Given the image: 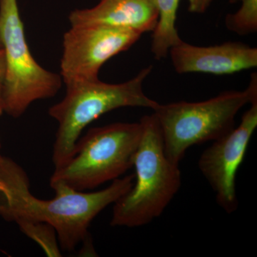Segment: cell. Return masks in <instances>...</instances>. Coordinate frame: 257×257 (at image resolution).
<instances>
[{"mask_svg": "<svg viewBox=\"0 0 257 257\" xmlns=\"http://www.w3.org/2000/svg\"><path fill=\"white\" fill-rule=\"evenodd\" d=\"M0 42L5 57L2 87L4 110L18 118L34 101L55 96L62 79L43 68L32 55L18 0H0Z\"/></svg>", "mask_w": 257, "mask_h": 257, "instance_id": "8992f818", "label": "cell"}, {"mask_svg": "<svg viewBox=\"0 0 257 257\" xmlns=\"http://www.w3.org/2000/svg\"><path fill=\"white\" fill-rule=\"evenodd\" d=\"M239 1L241 7L237 12L225 18V27L230 32L246 36L257 32V0H230Z\"/></svg>", "mask_w": 257, "mask_h": 257, "instance_id": "4fadbf2b", "label": "cell"}, {"mask_svg": "<svg viewBox=\"0 0 257 257\" xmlns=\"http://www.w3.org/2000/svg\"><path fill=\"white\" fill-rule=\"evenodd\" d=\"M0 47H2V46H1V42H0Z\"/></svg>", "mask_w": 257, "mask_h": 257, "instance_id": "ac0fdd59", "label": "cell"}, {"mask_svg": "<svg viewBox=\"0 0 257 257\" xmlns=\"http://www.w3.org/2000/svg\"><path fill=\"white\" fill-rule=\"evenodd\" d=\"M135 175L113 180L94 192L56 185L55 197L38 199L30 190L25 171L8 157L0 155V216L7 221H41L55 229L62 249L72 251L87 237L93 219L133 187Z\"/></svg>", "mask_w": 257, "mask_h": 257, "instance_id": "6da1fadb", "label": "cell"}, {"mask_svg": "<svg viewBox=\"0 0 257 257\" xmlns=\"http://www.w3.org/2000/svg\"><path fill=\"white\" fill-rule=\"evenodd\" d=\"M250 105L239 126L214 140L198 161L199 170L215 193L216 202L228 214L237 209L236 175L257 126V99Z\"/></svg>", "mask_w": 257, "mask_h": 257, "instance_id": "ba28073f", "label": "cell"}, {"mask_svg": "<svg viewBox=\"0 0 257 257\" xmlns=\"http://www.w3.org/2000/svg\"><path fill=\"white\" fill-rule=\"evenodd\" d=\"M214 0H188V10L194 14H203L210 7Z\"/></svg>", "mask_w": 257, "mask_h": 257, "instance_id": "5bb4252c", "label": "cell"}, {"mask_svg": "<svg viewBox=\"0 0 257 257\" xmlns=\"http://www.w3.org/2000/svg\"><path fill=\"white\" fill-rule=\"evenodd\" d=\"M2 87L3 85L0 84V116L4 112V104H3V96H2Z\"/></svg>", "mask_w": 257, "mask_h": 257, "instance_id": "2e32d148", "label": "cell"}, {"mask_svg": "<svg viewBox=\"0 0 257 257\" xmlns=\"http://www.w3.org/2000/svg\"><path fill=\"white\" fill-rule=\"evenodd\" d=\"M142 132L140 121L90 128L78 140L70 158L55 168L51 187L62 185L84 192L119 178L133 167Z\"/></svg>", "mask_w": 257, "mask_h": 257, "instance_id": "5b68a950", "label": "cell"}, {"mask_svg": "<svg viewBox=\"0 0 257 257\" xmlns=\"http://www.w3.org/2000/svg\"><path fill=\"white\" fill-rule=\"evenodd\" d=\"M152 69L148 66L133 79L118 84L98 79L66 86L63 99L49 109L51 117L58 123L52 153L55 168L70 158L84 128L101 115L126 106L156 109L160 103L147 96L143 89Z\"/></svg>", "mask_w": 257, "mask_h": 257, "instance_id": "3957f363", "label": "cell"}, {"mask_svg": "<svg viewBox=\"0 0 257 257\" xmlns=\"http://www.w3.org/2000/svg\"><path fill=\"white\" fill-rule=\"evenodd\" d=\"M69 20L71 25H108L143 35L155 30L158 11L156 0H100L93 8L72 12Z\"/></svg>", "mask_w": 257, "mask_h": 257, "instance_id": "30bf717a", "label": "cell"}, {"mask_svg": "<svg viewBox=\"0 0 257 257\" xmlns=\"http://www.w3.org/2000/svg\"><path fill=\"white\" fill-rule=\"evenodd\" d=\"M5 73V57L3 48L0 47V84L3 85Z\"/></svg>", "mask_w": 257, "mask_h": 257, "instance_id": "9a60e30c", "label": "cell"}, {"mask_svg": "<svg viewBox=\"0 0 257 257\" xmlns=\"http://www.w3.org/2000/svg\"><path fill=\"white\" fill-rule=\"evenodd\" d=\"M177 73L224 75L257 67V49L242 42L200 47L181 40L169 51Z\"/></svg>", "mask_w": 257, "mask_h": 257, "instance_id": "9c48e42d", "label": "cell"}, {"mask_svg": "<svg viewBox=\"0 0 257 257\" xmlns=\"http://www.w3.org/2000/svg\"><path fill=\"white\" fill-rule=\"evenodd\" d=\"M257 99V74L244 91H226L199 102L181 101L154 109L160 124L166 155L179 165L189 147L214 141L234 128L240 109Z\"/></svg>", "mask_w": 257, "mask_h": 257, "instance_id": "277c9868", "label": "cell"}, {"mask_svg": "<svg viewBox=\"0 0 257 257\" xmlns=\"http://www.w3.org/2000/svg\"><path fill=\"white\" fill-rule=\"evenodd\" d=\"M19 227L30 239L41 246L49 256H61L55 229L51 225L41 221L19 220Z\"/></svg>", "mask_w": 257, "mask_h": 257, "instance_id": "7c38bea8", "label": "cell"}, {"mask_svg": "<svg viewBox=\"0 0 257 257\" xmlns=\"http://www.w3.org/2000/svg\"><path fill=\"white\" fill-rule=\"evenodd\" d=\"M180 0H156L158 21L152 32L151 51L157 60L165 59L171 47L181 40L176 28Z\"/></svg>", "mask_w": 257, "mask_h": 257, "instance_id": "8fae6325", "label": "cell"}, {"mask_svg": "<svg viewBox=\"0 0 257 257\" xmlns=\"http://www.w3.org/2000/svg\"><path fill=\"white\" fill-rule=\"evenodd\" d=\"M1 146H2V145H1V140H0V149H1Z\"/></svg>", "mask_w": 257, "mask_h": 257, "instance_id": "e0dca14e", "label": "cell"}, {"mask_svg": "<svg viewBox=\"0 0 257 257\" xmlns=\"http://www.w3.org/2000/svg\"><path fill=\"white\" fill-rule=\"evenodd\" d=\"M140 123L141 140L135 160V183L114 203L111 225L138 227L162 215L182 184L179 165L166 155L155 114L145 115Z\"/></svg>", "mask_w": 257, "mask_h": 257, "instance_id": "7a4b0ae2", "label": "cell"}, {"mask_svg": "<svg viewBox=\"0 0 257 257\" xmlns=\"http://www.w3.org/2000/svg\"><path fill=\"white\" fill-rule=\"evenodd\" d=\"M143 34L108 25H71L64 33L61 77L65 85L99 79L101 67L128 50Z\"/></svg>", "mask_w": 257, "mask_h": 257, "instance_id": "52a82bcc", "label": "cell"}]
</instances>
